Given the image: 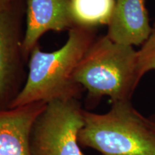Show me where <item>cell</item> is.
Here are the masks:
<instances>
[{"label": "cell", "instance_id": "7a4b0ae2", "mask_svg": "<svg viewBox=\"0 0 155 155\" xmlns=\"http://www.w3.org/2000/svg\"><path fill=\"white\" fill-rule=\"evenodd\" d=\"M83 119L78 136L81 147L103 155H155V131L129 101L113 102L106 114L83 110Z\"/></svg>", "mask_w": 155, "mask_h": 155}, {"label": "cell", "instance_id": "3957f363", "mask_svg": "<svg viewBox=\"0 0 155 155\" xmlns=\"http://www.w3.org/2000/svg\"><path fill=\"white\" fill-rule=\"evenodd\" d=\"M73 80L91 98L107 96L113 102L129 101L141 80L137 51L112 41L107 35L93 42L73 74Z\"/></svg>", "mask_w": 155, "mask_h": 155}, {"label": "cell", "instance_id": "7c38bea8", "mask_svg": "<svg viewBox=\"0 0 155 155\" xmlns=\"http://www.w3.org/2000/svg\"><path fill=\"white\" fill-rule=\"evenodd\" d=\"M150 123L151 127H152V128L153 129V130L155 131V122L152 121H150Z\"/></svg>", "mask_w": 155, "mask_h": 155}, {"label": "cell", "instance_id": "5b68a950", "mask_svg": "<svg viewBox=\"0 0 155 155\" xmlns=\"http://www.w3.org/2000/svg\"><path fill=\"white\" fill-rule=\"evenodd\" d=\"M70 0H28L27 28L21 50L30 54L42 35L75 27Z\"/></svg>", "mask_w": 155, "mask_h": 155}, {"label": "cell", "instance_id": "30bf717a", "mask_svg": "<svg viewBox=\"0 0 155 155\" xmlns=\"http://www.w3.org/2000/svg\"><path fill=\"white\" fill-rule=\"evenodd\" d=\"M137 68L141 78L147 71L155 70V29L137 51Z\"/></svg>", "mask_w": 155, "mask_h": 155}, {"label": "cell", "instance_id": "8fae6325", "mask_svg": "<svg viewBox=\"0 0 155 155\" xmlns=\"http://www.w3.org/2000/svg\"><path fill=\"white\" fill-rule=\"evenodd\" d=\"M12 0H0V5L1 6H7Z\"/></svg>", "mask_w": 155, "mask_h": 155}, {"label": "cell", "instance_id": "8992f818", "mask_svg": "<svg viewBox=\"0 0 155 155\" xmlns=\"http://www.w3.org/2000/svg\"><path fill=\"white\" fill-rule=\"evenodd\" d=\"M46 104L38 102L0 111V155H32L31 134Z\"/></svg>", "mask_w": 155, "mask_h": 155}, {"label": "cell", "instance_id": "277c9868", "mask_svg": "<svg viewBox=\"0 0 155 155\" xmlns=\"http://www.w3.org/2000/svg\"><path fill=\"white\" fill-rule=\"evenodd\" d=\"M83 124V110L77 98L47 103L31 134V154L83 155L78 141Z\"/></svg>", "mask_w": 155, "mask_h": 155}, {"label": "cell", "instance_id": "52a82bcc", "mask_svg": "<svg viewBox=\"0 0 155 155\" xmlns=\"http://www.w3.org/2000/svg\"><path fill=\"white\" fill-rule=\"evenodd\" d=\"M107 35L112 41L139 45L152 33L144 0H116Z\"/></svg>", "mask_w": 155, "mask_h": 155}, {"label": "cell", "instance_id": "9c48e42d", "mask_svg": "<svg viewBox=\"0 0 155 155\" xmlns=\"http://www.w3.org/2000/svg\"><path fill=\"white\" fill-rule=\"evenodd\" d=\"M75 25L90 28L108 25L116 0H70Z\"/></svg>", "mask_w": 155, "mask_h": 155}, {"label": "cell", "instance_id": "6da1fadb", "mask_svg": "<svg viewBox=\"0 0 155 155\" xmlns=\"http://www.w3.org/2000/svg\"><path fill=\"white\" fill-rule=\"evenodd\" d=\"M92 43L88 28L76 25L70 30L67 42L60 49L46 53L36 45L30 53L26 83L9 103V108L58 99H78L81 86L73 80V74Z\"/></svg>", "mask_w": 155, "mask_h": 155}, {"label": "cell", "instance_id": "ba28073f", "mask_svg": "<svg viewBox=\"0 0 155 155\" xmlns=\"http://www.w3.org/2000/svg\"><path fill=\"white\" fill-rule=\"evenodd\" d=\"M17 40L7 6L0 5V101L6 98L14 75Z\"/></svg>", "mask_w": 155, "mask_h": 155}]
</instances>
